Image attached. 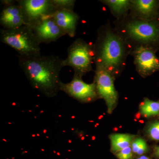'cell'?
I'll return each mask as SVG.
<instances>
[{"label": "cell", "instance_id": "1", "mask_svg": "<svg viewBox=\"0 0 159 159\" xmlns=\"http://www.w3.org/2000/svg\"><path fill=\"white\" fill-rule=\"evenodd\" d=\"M64 59L58 56H19V63L30 84L46 97L52 98L60 91L61 70Z\"/></svg>", "mask_w": 159, "mask_h": 159}, {"label": "cell", "instance_id": "2", "mask_svg": "<svg viewBox=\"0 0 159 159\" xmlns=\"http://www.w3.org/2000/svg\"><path fill=\"white\" fill-rule=\"evenodd\" d=\"M93 50L97 68L112 73L119 70L124 57V47L122 39L112 32H107Z\"/></svg>", "mask_w": 159, "mask_h": 159}, {"label": "cell", "instance_id": "3", "mask_svg": "<svg viewBox=\"0 0 159 159\" xmlns=\"http://www.w3.org/2000/svg\"><path fill=\"white\" fill-rule=\"evenodd\" d=\"M1 41L14 49L21 56L41 54L40 43L29 25L13 29L1 30Z\"/></svg>", "mask_w": 159, "mask_h": 159}, {"label": "cell", "instance_id": "4", "mask_svg": "<svg viewBox=\"0 0 159 159\" xmlns=\"http://www.w3.org/2000/svg\"><path fill=\"white\" fill-rule=\"evenodd\" d=\"M67 52V57L64 59V66L73 68L74 75L81 77L92 70L94 53L89 44L82 40L77 39L69 47Z\"/></svg>", "mask_w": 159, "mask_h": 159}, {"label": "cell", "instance_id": "5", "mask_svg": "<svg viewBox=\"0 0 159 159\" xmlns=\"http://www.w3.org/2000/svg\"><path fill=\"white\" fill-rule=\"evenodd\" d=\"M94 83L98 96L105 100L107 112L112 113L116 106L118 99L112 74L104 69L97 68Z\"/></svg>", "mask_w": 159, "mask_h": 159}, {"label": "cell", "instance_id": "6", "mask_svg": "<svg viewBox=\"0 0 159 159\" xmlns=\"http://www.w3.org/2000/svg\"><path fill=\"white\" fill-rule=\"evenodd\" d=\"M60 91L80 102H91L99 97L95 83H86L83 81L81 77L75 75L70 82H61Z\"/></svg>", "mask_w": 159, "mask_h": 159}, {"label": "cell", "instance_id": "7", "mask_svg": "<svg viewBox=\"0 0 159 159\" xmlns=\"http://www.w3.org/2000/svg\"><path fill=\"white\" fill-rule=\"evenodd\" d=\"M18 4L22 9L27 25L52 15L56 10L52 0H20Z\"/></svg>", "mask_w": 159, "mask_h": 159}, {"label": "cell", "instance_id": "8", "mask_svg": "<svg viewBox=\"0 0 159 159\" xmlns=\"http://www.w3.org/2000/svg\"><path fill=\"white\" fill-rule=\"evenodd\" d=\"M52 15L29 25L40 44L56 41L66 34L54 21Z\"/></svg>", "mask_w": 159, "mask_h": 159}, {"label": "cell", "instance_id": "9", "mask_svg": "<svg viewBox=\"0 0 159 159\" xmlns=\"http://www.w3.org/2000/svg\"><path fill=\"white\" fill-rule=\"evenodd\" d=\"M125 31L132 39L140 42L153 43L159 39V27L154 23L133 21L125 26Z\"/></svg>", "mask_w": 159, "mask_h": 159}, {"label": "cell", "instance_id": "10", "mask_svg": "<svg viewBox=\"0 0 159 159\" xmlns=\"http://www.w3.org/2000/svg\"><path fill=\"white\" fill-rule=\"evenodd\" d=\"M135 63L140 74L147 76L159 70V59L151 49L142 46L134 52Z\"/></svg>", "mask_w": 159, "mask_h": 159}, {"label": "cell", "instance_id": "11", "mask_svg": "<svg viewBox=\"0 0 159 159\" xmlns=\"http://www.w3.org/2000/svg\"><path fill=\"white\" fill-rule=\"evenodd\" d=\"M0 24L3 29H13L27 25L22 9L18 4L5 6L1 12Z\"/></svg>", "mask_w": 159, "mask_h": 159}, {"label": "cell", "instance_id": "12", "mask_svg": "<svg viewBox=\"0 0 159 159\" xmlns=\"http://www.w3.org/2000/svg\"><path fill=\"white\" fill-rule=\"evenodd\" d=\"M54 21L66 34L74 37L79 16L74 11L57 9L52 15Z\"/></svg>", "mask_w": 159, "mask_h": 159}, {"label": "cell", "instance_id": "13", "mask_svg": "<svg viewBox=\"0 0 159 159\" xmlns=\"http://www.w3.org/2000/svg\"><path fill=\"white\" fill-rule=\"evenodd\" d=\"M111 150L114 152H118L124 148L131 146L134 136L129 134H117L111 135Z\"/></svg>", "mask_w": 159, "mask_h": 159}, {"label": "cell", "instance_id": "14", "mask_svg": "<svg viewBox=\"0 0 159 159\" xmlns=\"http://www.w3.org/2000/svg\"><path fill=\"white\" fill-rule=\"evenodd\" d=\"M132 3L135 10L140 16L144 18L150 17L156 7V2L153 0H137Z\"/></svg>", "mask_w": 159, "mask_h": 159}, {"label": "cell", "instance_id": "15", "mask_svg": "<svg viewBox=\"0 0 159 159\" xmlns=\"http://www.w3.org/2000/svg\"><path fill=\"white\" fill-rule=\"evenodd\" d=\"M140 111L146 117L159 116V102L146 99L140 107Z\"/></svg>", "mask_w": 159, "mask_h": 159}, {"label": "cell", "instance_id": "16", "mask_svg": "<svg viewBox=\"0 0 159 159\" xmlns=\"http://www.w3.org/2000/svg\"><path fill=\"white\" fill-rule=\"evenodd\" d=\"M109 6L115 13L121 14L128 9L130 2L127 0H108L102 1Z\"/></svg>", "mask_w": 159, "mask_h": 159}, {"label": "cell", "instance_id": "17", "mask_svg": "<svg viewBox=\"0 0 159 159\" xmlns=\"http://www.w3.org/2000/svg\"><path fill=\"white\" fill-rule=\"evenodd\" d=\"M131 148L134 153L142 155L148 150V147L145 140L142 138L134 139L131 145Z\"/></svg>", "mask_w": 159, "mask_h": 159}, {"label": "cell", "instance_id": "18", "mask_svg": "<svg viewBox=\"0 0 159 159\" xmlns=\"http://www.w3.org/2000/svg\"><path fill=\"white\" fill-rule=\"evenodd\" d=\"M146 133L152 140L159 141V121L150 123L147 127Z\"/></svg>", "mask_w": 159, "mask_h": 159}, {"label": "cell", "instance_id": "19", "mask_svg": "<svg viewBox=\"0 0 159 159\" xmlns=\"http://www.w3.org/2000/svg\"><path fill=\"white\" fill-rule=\"evenodd\" d=\"M57 9L73 11L75 1L74 0H52Z\"/></svg>", "mask_w": 159, "mask_h": 159}, {"label": "cell", "instance_id": "20", "mask_svg": "<svg viewBox=\"0 0 159 159\" xmlns=\"http://www.w3.org/2000/svg\"><path fill=\"white\" fill-rule=\"evenodd\" d=\"M132 152L131 146H129L117 152L116 156L119 159H132Z\"/></svg>", "mask_w": 159, "mask_h": 159}, {"label": "cell", "instance_id": "21", "mask_svg": "<svg viewBox=\"0 0 159 159\" xmlns=\"http://www.w3.org/2000/svg\"><path fill=\"white\" fill-rule=\"evenodd\" d=\"M154 154L156 156L159 157V146H156L154 148Z\"/></svg>", "mask_w": 159, "mask_h": 159}, {"label": "cell", "instance_id": "22", "mask_svg": "<svg viewBox=\"0 0 159 159\" xmlns=\"http://www.w3.org/2000/svg\"><path fill=\"white\" fill-rule=\"evenodd\" d=\"M140 159V157H139V158H138V159Z\"/></svg>", "mask_w": 159, "mask_h": 159}]
</instances>
